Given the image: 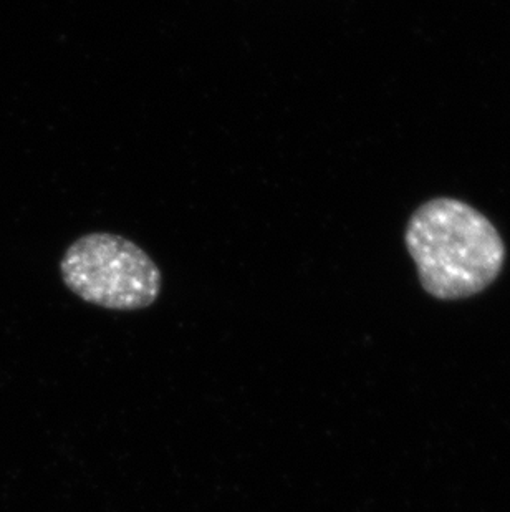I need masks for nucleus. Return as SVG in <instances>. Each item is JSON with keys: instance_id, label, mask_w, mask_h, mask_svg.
I'll return each mask as SVG.
<instances>
[{"instance_id": "f257e3e1", "label": "nucleus", "mask_w": 510, "mask_h": 512, "mask_svg": "<svg viewBox=\"0 0 510 512\" xmlns=\"http://www.w3.org/2000/svg\"><path fill=\"white\" fill-rule=\"evenodd\" d=\"M406 246L424 290L443 300L479 294L496 281L506 261L494 224L458 199H431L416 209Z\"/></svg>"}, {"instance_id": "f03ea898", "label": "nucleus", "mask_w": 510, "mask_h": 512, "mask_svg": "<svg viewBox=\"0 0 510 512\" xmlns=\"http://www.w3.org/2000/svg\"><path fill=\"white\" fill-rule=\"evenodd\" d=\"M60 272L73 294L110 310L146 309L161 292V272L153 259L135 242L108 232L73 242Z\"/></svg>"}]
</instances>
